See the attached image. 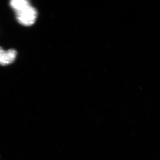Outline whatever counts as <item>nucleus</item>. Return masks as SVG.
I'll return each mask as SVG.
<instances>
[{"instance_id": "nucleus-2", "label": "nucleus", "mask_w": 160, "mask_h": 160, "mask_svg": "<svg viewBox=\"0 0 160 160\" xmlns=\"http://www.w3.org/2000/svg\"><path fill=\"white\" fill-rule=\"evenodd\" d=\"M17 55V52L14 49L5 51L0 47V65L5 66L14 62Z\"/></svg>"}, {"instance_id": "nucleus-3", "label": "nucleus", "mask_w": 160, "mask_h": 160, "mask_svg": "<svg viewBox=\"0 0 160 160\" xmlns=\"http://www.w3.org/2000/svg\"><path fill=\"white\" fill-rule=\"evenodd\" d=\"M9 4L15 12L22 10L30 5L29 1L27 0H12L10 1Z\"/></svg>"}, {"instance_id": "nucleus-1", "label": "nucleus", "mask_w": 160, "mask_h": 160, "mask_svg": "<svg viewBox=\"0 0 160 160\" xmlns=\"http://www.w3.org/2000/svg\"><path fill=\"white\" fill-rule=\"evenodd\" d=\"M15 14L17 20L20 24L29 26L33 25L35 22L38 12L35 8L30 5L22 10L16 12Z\"/></svg>"}]
</instances>
